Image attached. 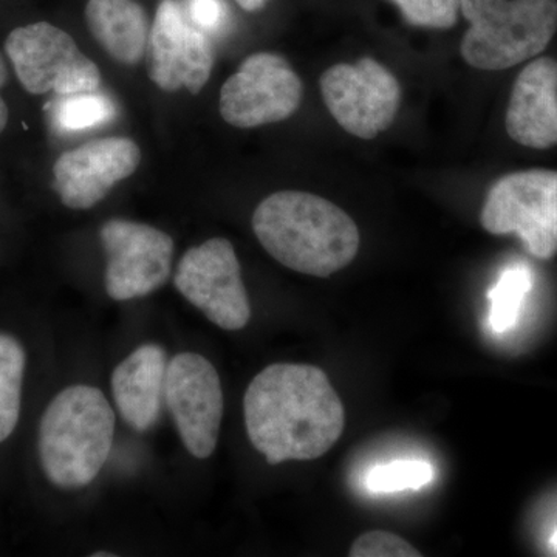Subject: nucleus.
<instances>
[{
  "mask_svg": "<svg viewBox=\"0 0 557 557\" xmlns=\"http://www.w3.org/2000/svg\"><path fill=\"white\" fill-rule=\"evenodd\" d=\"M108 256L106 292L113 300L143 298L171 277L174 240L170 234L132 220L112 219L102 225Z\"/></svg>",
  "mask_w": 557,
  "mask_h": 557,
  "instance_id": "10",
  "label": "nucleus"
},
{
  "mask_svg": "<svg viewBox=\"0 0 557 557\" xmlns=\"http://www.w3.org/2000/svg\"><path fill=\"white\" fill-rule=\"evenodd\" d=\"M115 421L100 388L76 384L61 391L39 423L38 449L46 478L62 490L94 482L112 450Z\"/></svg>",
  "mask_w": 557,
  "mask_h": 557,
  "instance_id": "3",
  "label": "nucleus"
},
{
  "mask_svg": "<svg viewBox=\"0 0 557 557\" xmlns=\"http://www.w3.org/2000/svg\"><path fill=\"white\" fill-rule=\"evenodd\" d=\"M115 555H113V553H102V552H98V553H94V555H91V557H113Z\"/></svg>",
  "mask_w": 557,
  "mask_h": 557,
  "instance_id": "27",
  "label": "nucleus"
},
{
  "mask_svg": "<svg viewBox=\"0 0 557 557\" xmlns=\"http://www.w3.org/2000/svg\"><path fill=\"white\" fill-rule=\"evenodd\" d=\"M115 102L100 91L58 95L51 106V121L61 134L94 131L115 119Z\"/></svg>",
  "mask_w": 557,
  "mask_h": 557,
  "instance_id": "18",
  "label": "nucleus"
},
{
  "mask_svg": "<svg viewBox=\"0 0 557 557\" xmlns=\"http://www.w3.org/2000/svg\"><path fill=\"white\" fill-rule=\"evenodd\" d=\"M17 79L32 95L83 94L101 87V72L72 36L49 22H36L10 33L5 40Z\"/></svg>",
  "mask_w": 557,
  "mask_h": 557,
  "instance_id": "6",
  "label": "nucleus"
},
{
  "mask_svg": "<svg viewBox=\"0 0 557 557\" xmlns=\"http://www.w3.org/2000/svg\"><path fill=\"white\" fill-rule=\"evenodd\" d=\"M141 150L131 138L110 137L84 143L62 153L53 166V188L64 207L94 208L116 183L138 170Z\"/></svg>",
  "mask_w": 557,
  "mask_h": 557,
  "instance_id": "13",
  "label": "nucleus"
},
{
  "mask_svg": "<svg viewBox=\"0 0 557 557\" xmlns=\"http://www.w3.org/2000/svg\"><path fill=\"white\" fill-rule=\"evenodd\" d=\"M149 76L164 91L200 94L211 78V38L190 22L180 0H161L148 40Z\"/></svg>",
  "mask_w": 557,
  "mask_h": 557,
  "instance_id": "12",
  "label": "nucleus"
},
{
  "mask_svg": "<svg viewBox=\"0 0 557 557\" xmlns=\"http://www.w3.org/2000/svg\"><path fill=\"white\" fill-rule=\"evenodd\" d=\"M480 222L494 236L516 234L531 256L557 255V171L528 170L494 183Z\"/></svg>",
  "mask_w": 557,
  "mask_h": 557,
  "instance_id": "5",
  "label": "nucleus"
},
{
  "mask_svg": "<svg viewBox=\"0 0 557 557\" xmlns=\"http://www.w3.org/2000/svg\"><path fill=\"white\" fill-rule=\"evenodd\" d=\"M549 545H552V548L557 553V528L555 533H553L552 539H549Z\"/></svg>",
  "mask_w": 557,
  "mask_h": 557,
  "instance_id": "26",
  "label": "nucleus"
},
{
  "mask_svg": "<svg viewBox=\"0 0 557 557\" xmlns=\"http://www.w3.org/2000/svg\"><path fill=\"white\" fill-rule=\"evenodd\" d=\"M434 475V468L428 461L395 460L370 469L366 483L372 493L391 494L421 490L432 483Z\"/></svg>",
  "mask_w": 557,
  "mask_h": 557,
  "instance_id": "20",
  "label": "nucleus"
},
{
  "mask_svg": "<svg viewBox=\"0 0 557 557\" xmlns=\"http://www.w3.org/2000/svg\"><path fill=\"white\" fill-rule=\"evenodd\" d=\"M7 81H9V70H7L5 60L0 53V90L5 86ZM7 123H9V108H7V102L0 95V134L5 131Z\"/></svg>",
  "mask_w": 557,
  "mask_h": 557,
  "instance_id": "24",
  "label": "nucleus"
},
{
  "mask_svg": "<svg viewBox=\"0 0 557 557\" xmlns=\"http://www.w3.org/2000/svg\"><path fill=\"white\" fill-rule=\"evenodd\" d=\"M27 354L21 341L0 332V443L20 423Z\"/></svg>",
  "mask_w": 557,
  "mask_h": 557,
  "instance_id": "17",
  "label": "nucleus"
},
{
  "mask_svg": "<svg viewBox=\"0 0 557 557\" xmlns=\"http://www.w3.org/2000/svg\"><path fill=\"white\" fill-rule=\"evenodd\" d=\"M413 27L448 30L457 22L460 0H388Z\"/></svg>",
  "mask_w": 557,
  "mask_h": 557,
  "instance_id": "21",
  "label": "nucleus"
},
{
  "mask_svg": "<svg viewBox=\"0 0 557 557\" xmlns=\"http://www.w3.org/2000/svg\"><path fill=\"white\" fill-rule=\"evenodd\" d=\"M174 284L218 327L230 332L247 327L251 306L230 240L215 237L188 249L180 260Z\"/></svg>",
  "mask_w": 557,
  "mask_h": 557,
  "instance_id": "8",
  "label": "nucleus"
},
{
  "mask_svg": "<svg viewBox=\"0 0 557 557\" xmlns=\"http://www.w3.org/2000/svg\"><path fill=\"white\" fill-rule=\"evenodd\" d=\"M319 84L330 115L354 137H379L397 116L401 87L394 73L372 58L333 65Z\"/></svg>",
  "mask_w": 557,
  "mask_h": 557,
  "instance_id": "7",
  "label": "nucleus"
},
{
  "mask_svg": "<svg viewBox=\"0 0 557 557\" xmlns=\"http://www.w3.org/2000/svg\"><path fill=\"white\" fill-rule=\"evenodd\" d=\"M298 73L276 53H255L220 90V115L239 129L288 120L302 101Z\"/></svg>",
  "mask_w": 557,
  "mask_h": 557,
  "instance_id": "9",
  "label": "nucleus"
},
{
  "mask_svg": "<svg viewBox=\"0 0 557 557\" xmlns=\"http://www.w3.org/2000/svg\"><path fill=\"white\" fill-rule=\"evenodd\" d=\"M507 132L530 149L557 146V61L537 58L519 73L509 97Z\"/></svg>",
  "mask_w": 557,
  "mask_h": 557,
  "instance_id": "14",
  "label": "nucleus"
},
{
  "mask_svg": "<svg viewBox=\"0 0 557 557\" xmlns=\"http://www.w3.org/2000/svg\"><path fill=\"white\" fill-rule=\"evenodd\" d=\"M533 288V273L527 265L508 267L487 293L490 299V327L493 332L505 333L515 329L527 296Z\"/></svg>",
  "mask_w": 557,
  "mask_h": 557,
  "instance_id": "19",
  "label": "nucleus"
},
{
  "mask_svg": "<svg viewBox=\"0 0 557 557\" xmlns=\"http://www.w3.org/2000/svg\"><path fill=\"white\" fill-rule=\"evenodd\" d=\"M460 11L469 22L461 57L486 72L533 60L557 32V0H460Z\"/></svg>",
  "mask_w": 557,
  "mask_h": 557,
  "instance_id": "4",
  "label": "nucleus"
},
{
  "mask_svg": "<svg viewBox=\"0 0 557 557\" xmlns=\"http://www.w3.org/2000/svg\"><path fill=\"white\" fill-rule=\"evenodd\" d=\"M351 557H420L413 545L406 539L388 531H369L354 542L348 552Z\"/></svg>",
  "mask_w": 557,
  "mask_h": 557,
  "instance_id": "22",
  "label": "nucleus"
},
{
  "mask_svg": "<svg viewBox=\"0 0 557 557\" xmlns=\"http://www.w3.org/2000/svg\"><path fill=\"white\" fill-rule=\"evenodd\" d=\"M182 5L190 22L209 38L228 30L231 11L225 0H182Z\"/></svg>",
  "mask_w": 557,
  "mask_h": 557,
  "instance_id": "23",
  "label": "nucleus"
},
{
  "mask_svg": "<svg viewBox=\"0 0 557 557\" xmlns=\"http://www.w3.org/2000/svg\"><path fill=\"white\" fill-rule=\"evenodd\" d=\"M236 2L239 3L242 10L255 13V11L262 10L270 0H236Z\"/></svg>",
  "mask_w": 557,
  "mask_h": 557,
  "instance_id": "25",
  "label": "nucleus"
},
{
  "mask_svg": "<svg viewBox=\"0 0 557 557\" xmlns=\"http://www.w3.org/2000/svg\"><path fill=\"white\" fill-rule=\"evenodd\" d=\"M249 442L270 465L325 456L343 435L346 410L324 370L278 362L249 383L244 398Z\"/></svg>",
  "mask_w": 557,
  "mask_h": 557,
  "instance_id": "1",
  "label": "nucleus"
},
{
  "mask_svg": "<svg viewBox=\"0 0 557 557\" xmlns=\"http://www.w3.org/2000/svg\"><path fill=\"white\" fill-rule=\"evenodd\" d=\"M166 370L168 355L159 344H143L113 370L116 408L135 431H148L159 420Z\"/></svg>",
  "mask_w": 557,
  "mask_h": 557,
  "instance_id": "15",
  "label": "nucleus"
},
{
  "mask_svg": "<svg viewBox=\"0 0 557 557\" xmlns=\"http://www.w3.org/2000/svg\"><path fill=\"white\" fill-rule=\"evenodd\" d=\"M252 230L271 258L314 277L346 269L361 244L357 223L346 211L302 190H278L260 201Z\"/></svg>",
  "mask_w": 557,
  "mask_h": 557,
  "instance_id": "2",
  "label": "nucleus"
},
{
  "mask_svg": "<svg viewBox=\"0 0 557 557\" xmlns=\"http://www.w3.org/2000/svg\"><path fill=\"white\" fill-rule=\"evenodd\" d=\"M87 27L112 60L137 65L148 50L149 21L135 0H89Z\"/></svg>",
  "mask_w": 557,
  "mask_h": 557,
  "instance_id": "16",
  "label": "nucleus"
},
{
  "mask_svg": "<svg viewBox=\"0 0 557 557\" xmlns=\"http://www.w3.org/2000/svg\"><path fill=\"white\" fill-rule=\"evenodd\" d=\"M164 399L186 449L200 460L211 457L223 418L222 383L214 366L193 351L175 355L168 364Z\"/></svg>",
  "mask_w": 557,
  "mask_h": 557,
  "instance_id": "11",
  "label": "nucleus"
}]
</instances>
